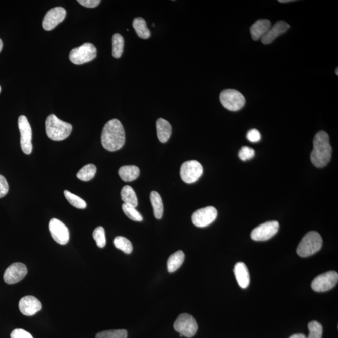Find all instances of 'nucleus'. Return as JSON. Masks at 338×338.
<instances>
[{"mask_svg": "<svg viewBox=\"0 0 338 338\" xmlns=\"http://www.w3.org/2000/svg\"><path fill=\"white\" fill-rule=\"evenodd\" d=\"M101 141L104 148L110 152L118 151L124 146L125 131L120 121L114 119L106 123L101 133Z\"/></svg>", "mask_w": 338, "mask_h": 338, "instance_id": "1", "label": "nucleus"}, {"mask_svg": "<svg viewBox=\"0 0 338 338\" xmlns=\"http://www.w3.org/2000/svg\"><path fill=\"white\" fill-rule=\"evenodd\" d=\"M314 148L311 160L314 166L322 168L329 163L331 158L332 148L328 134L324 131L317 132L313 141Z\"/></svg>", "mask_w": 338, "mask_h": 338, "instance_id": "2", "label": "nucleus"}, {"mask_svg": "<svg viewBox=\"0 0 338 338\" xmlns=\"http://www.w3.org/2000/svg\"><path fill=\"white\" fill-rule=\"evenodd\" d=\"M46 133L50 139L63 141L70 136L73 127L70 123L60 120L55 114L48 116L45 123Z\"/></svg>", "mask_w": 338, "mask_h": 338, "instance_id": "3", "label": "nucleus"}, {"mask_svg": "<svg viewBox=\"0 0 338 338\" xmlns=\"http://www.w3.org/2000/svg\"><path fill=\"white\" fill-rule=\"evenodd\" d=\"M322 239L316 231H311L302 238L297 248V253L302 258L311 256L321 250Z\"/></svg>", "mask_w": 338, "mask_h": 338, "instance_id": "4", "label": "nucleus"}, {"mask_svg": "<svg viewBox=\"0 0 338 338\" xmlns=\"http://www.w3.org/2000/svg\"><path fill=\"white\" fill-rule=\"evenodd\" d=\"M97 50L92 43H85L79 47L73 48L70 53L71 62L75 65H82L95 59Z\"/></svg>", "mask_w": 338, "mask_h": 338, "instance_id": "5", "label": "nucleus"}, {"mask_svg": "<svg viewBox=\"0 0 338 338\" xmlns=\"http://www.w3.org/2000/svg\"><path fill=\"white\" fill-rule=\"evenodd\" d=\"M220 100L223 107L231 111L240 110L245 105V98L240 91L228 89L221 92Z\"/></svg>", "mask_w": 338, "mask_h": 338, "instance_id": "6", "label": "nucleus"}, {"mask_svg": "<svg viewBox=\"0 0 338 338\" xmlns=\"http://www.w3.org/2000/svg\"><path fill=\"white\" fill-rule=\"evenodd\" d=\"M175 331L179 332L183 336L192 337L197 333L198 324L196 320L189 314H181L174 322Z\"/></svg>", "mask_w": 338, "mask_h": 338, "instance_id": "7", "label": "nucleus"}, {"mask_svg": "<svg viewBox=\"0 0 338 338\" xmlns=\"http://www.w3.org/2000/svg\"><path fill=\"white\" fill-rule=\"evenodd\" d=\"M204 172L203 167L199 162L189 161L184 162L180 167V177L187 184L197 182Z\"/></svg>", "mask_w": 338, "mask_h": 338, "instance_id": "8", "label": "nucleus"}, {"mask_svg": "<svg viewBox=\"0 0 338 338\" xmlns=\"http://www.w3.org/2000/svg\"><path fill=\"white\" fill-rule=\"evenodd\" d=\"M338 282L337 272L331 271L320 274L312 282L311 288L314 291L322 293L331 290L336 286Z\"/></svg>", "mask_w": 338, "mask_h": 338, "instance_id": "9", "label": "nucleus"}, {"mask_svg": "<svg viewBox=\"0 0 338 338\" xmlns=\"http://www.w3.org/2000/svg\"><path fill=\"white\" fill-rule=\"evenodd\" d=\"M279 224L278 221H269L254 228L251 233V238L256 241L269 240L278 232Z\"/></svg>", "mask_w": 338, "mask_h": 338, "instance_id": "10", "label": "nucleus"}, {"mask_svg": "<svg viewBox=\"0 0 338 338\" xmlns=\"http://www.w3.org/2000/svg\"><path fill=\"white\" fill-rule=\"evenodd\" d=\"M19 128L20 132V145L22 151L25 154H30L32 151V132L27 118L25 116H20L19 118Z\"/></svg>", "mask_w": 338, "mask_h": 338, "instance_id": "11", "label": "nucleus"}, {"mask_svg": "<svg viewBox=\"0 0 338 338\" xmlns=\"http://www.w3.org/2000/svg\"><path fill=\"white\" fill-rule=\"evenodd\" d=\"M217 217V210L209 206L196 210L192 216V223L199 228H204L211 224Z\"/></svg>", "mask_w": 338, "mask_h": 338, "instance_id": "12", "label": "nucleus"}, {"mask_svg": "<svg viewBox=\"0 0 338 338\" xmlns=\"http://www.w3.org/2000/svg\"><path fill=\"white\" fill-rule=\"evenodd\" d=\"M49 230L53 240L60 245H65L69 241V230L62 221L57 218L50 220Z\"/></svg>", "mask_w": 338, "mask_h": 338, "instance_id": "13", "label": "nucleus"}, {"mask_svg": "<svg viewBox=\"0 0 338 338\" xmlns=\"http://www.w3.org/2000/svg\"><path fill=\"white\" fill-rule=\"evenodd\" d=\"M67 15L65 9L62 7H55L46 14L43 20V28L47 31L54 29L58 25L64 20Z\"/></svg>", "mask_w": 338, "mask_h": 338, "instance_id": "14", "label": "nucleus"}, {"mask_svg": "<svg viewBox=\"0 0 338 338\" xmlns=\"http://www.w3.org/2000/svg\"><path fill=\"white\" fill-rule=\"evenodd\" d=\"M27 274V268L24 264L15 263L5 270L4 279L8 284H14L22 281Z\"/></svg>", "mask_w": 338, "mask_h": 338, "instance_id": "15", "label": "nucleus"}, {"mask_svg": "<svg viewBox=\"0 0 338 338\" xmlns=\"http://www.w3.org/2000/svg\"><path fill=\"white\" fill-rule=\"evenodd\" d=\"M19 307L20 312L23 314L25 316H31L41 310L42 304L36 297L27 296L20 299Z\"/></svg>", "mask_w": 338, "mask_h": 338, "instance_id": "16", "label": "nucleus"}, {"mask_svg": "<svg viewBox=\"0 0 338 338\" xmlns=\"http://www.w3.org/2000/svg\"><path fill=\"white\" fill-rule=\"evenodd\" d=\"M290 28L286 22L279 21L276 23L273 27H271L268 32L261 38V42L264 45L270 44L277 37L283 35L288 31Z\"/></svg>", "mask_w": 338, "mask_h": 338, "instance_id": "17", "label": "nucleus"}, {"mask_svg": "<svg viewBox=\"0 0 338 338\" xmlns=\"http://www.w3.org/2000/svg\"><path fill=\"white\" fill-rule=\"evenodd\" d=\"M234 273L240 288H247L250 283V276L246 264L241 262L236 263L234 268Z\"/></svg>", "mask_w": 338, "mask_h": 338, "instance_id": "18", "label": "nucleus"}, {"mask_svg": "<svg viewBox=\"0 0 338 338\" xmlns=\"http://www.w3.org/2000/svg\"><path fill=\"white\" fill-rule=\"evenodd\" d=\"M271 27V23L269 20L261 19L256 21L250 28L251 36L254 40L261 39Z\"/></svg>", "mask_w": 338, "mask_h": 338, "instance_id": "19", "label": "nucleus"}, {"mask_svg": "<svg viewBox=\"0 0 338 338\" xmlns=\"http://www.w3.org/2000/svg\"><path fill=\"white\" fill-rule=\"evenodd\" d=\"M157 134L160 142L166 143L172 134V126L166 119L159 118L156 123Z\"/></svg>", "mask_w": 338, "mask_h": 338, "instance_id": "20", "label": "nucleus"}, {"mask_svg": "<svg viewBox=\"0 0 338 338\" xmlns=\"http://www.w3.org/2000/svg\"><path fill=\"white\" fill-rule=\"evenodd\" d=\"M119 175L124 181L131 182L139 177L140 170L136 166H124L119 169Z\"/></svg>", "mask_w": 338, "mask_h": 338, "instance_id": "21", "label": "nucleus"}, {"mask_svg": "<svg viewBox=\"0 0 338 338\" xmlns=\"http://www.w3.org/2000/svg\"><path fill=\"white\" fill-rule=\"evenodd\" d=\"M185 254L182 251H178L172 254L167 261V269L169 273H174L184 263Z\"/></svg>", "mask_w": 338, "mask_h": 338, "instance_id": "22", "label": "nucleus"}, {"mask_svg": "<svg viewBox=\"0 0 338 338\" xmlns=\"http://www.w3.org/2000/svg\"><path fill=\"white\" fill-rule=\"evenodd\" d=\"M150 200L153 207L155 217L157 219H161L164 212L163 202L161 195L156 191L152 192L150 195Z\"/></svg>", "mask_w": 338, "mask_h": 338, "instance_id": "23", "label": "nucleus"}, {"mask_svg": "<svg viewBox=\"0 0 338 338\" xmlns=\"http://www.w3.org/2000/svg\"><path fill=\"white\" fill-rule=\"evenodd\" d=\"M133 27L137 35L142 39H149L151 32L147 28L146 21L141 17L136 18L133 21Z\"/></svg>", "mask_w": 338, "mask_h": 338, "instance_id": "24", "label": "nucleus"}, {"mask_svg": "<svg viewBox=\"0 0 338 338\" xmlns=\"http://www.w3.org/2000/svg\"><path fill=\"white\" fill-rule=\"evenodd\" d=\"M121 198L124 204L136 207L138 205V200L134 190L129 185H126L121 190Z\"/></svg>", "mask_w": 338, "mask_h": 338, "instance_id": "25", "label": "nucleus"}, {"mask_svg": "<svg viewBox=\"0 0 338 338\" xmlns=\"http://www.w3.org/2000/svg\"><path fill=\"white\" fill-rule=\"evenodd\" d=\"M96 167L95 165L90 164L82 167L77 173V176L82 181L87 182L95 177Z\"/></svg>", "mask_w": 338, "mask_h": 338, "instance_id": "26", "label": "nucleus"}, {"mask_svg": "<svg viewBox=\"0 0 338 338\" xmlns=\"http://www.w3.org/2000/svg\"><path fill=\"white\" fill-rule=\"evenodd\" d=\"M112 55L114 58H119L123 55L124 47V40L119 34L114 35L112 38Z\"/></svg>", "mask_w": 338, "mask_h": 338, "instance_id": "27", "label": "nucleus"}, {"mask_svg": "<svg viewBox=\"0 0 338 338\" xmlns=\"http://www.w3.org/2000/svg\"><path fill=\"white\" fill-rule=\"evenodd\" d=\"M114 244L116 248L123 251L126 254H131L133 250L131 241L123 236H118L114 239Z\"/></svg>", "mask_w": 338, "mask_h": 338, "instance_id": "28", "label": "nucleus"}, {"mask_svg": "<svg viewBox=\"0 0 338 338\" xmlns=\"http://www.w3.org/2000/svg\"><path fill=\"white\" fill-rule=\"evenodd\" d=\"M64 195L70 204L77 209H84L86 207V203L82 198L72 194L68 190H65Z\"/></svg>", "mask_w": 338, "mask_h": 338, "instance_id": "29", "label": "nucleus"}, {"mask_svg": "<svg viewBox=\"0 0 338 338\" xmlns=\"http://www.w3.org/2000/svg\"><path fill=\"white\" fill-rule=\"evenodd\" d=\"M127 331L125 329L108 330L98 332L95 338H127Z\"/></svg>", "mask_w": 338, "mask_h": 338, "instance_id": "30", "label": "nucleus"}, {"mask_svg": "<svg viewBox=\"0 0 338 338\" xmlns=\"http://www.w3.org/2000/svg\"><path fill=\"white\" fill-rule=\"evenodd\" d=\"M309 334L307 338H322L323 328L321 323L316 321H312L308 324Z\"/></svg>", "mask_w": 338, "mask_h": 338, "instance_id": "31", "label": "nucleus"}, {"mask_svg": "<svg viewBox=\"0 0 338 338\" xmlns=\"http://www.w3.org/2000/svg\"><path fill=\"white\" fill-rule=\"evenodd\" d=\"M123 210L125 214L130 219L137 222H141L143 220V217L136 209V207L131 206V205L123 204Z\"/></svg>", "mask_w": 338, "mask_h": 338, "instance_id": "32", "label": "nucleus"}, {"mask_svg": "<svg viewBox=\"0 0 338 338\" xmlns=\"http://www.w3.org/2000/svg\"><path fill=\"white\" fill-rule=\"evenodd\" d=\"M93 237L98 247L103 248L106 245L105 230L101 226L96 228L93 233Z\"/></svg>", "mask_w": 338, "mask_h": 338, "instance_id": "33", "label": "nucleus"}, {"mask_svg": "<svg viewBox=\"0 0 338 338\" xmlns=\"http://www.w3.org/2000/svg\"><path fill=\"white\" fill-rule=\"evenodd\" d=\"M254 155H255V151L253 149L245 146L240 149L238 156L241 161H246L252 159Z\"/></svg>", "mask_w": 338, "mask_h": 338, "instance_id": "34", "label": "nucleus"}, {"mask_svg": "<svg viewBox=\"0 0 338 338\" xmlns=\"http://www.w3.org/2000/svg\"><path fill=\"white\" fill-rule=\"evenodd\" d=\"M246 137H247L249 141L255 143V142L260 141L261 136L258 130L253 129L248 131L247 135H246Z\"/></svg>", "mask_w": 338, "mask_h": 338, "instance_id": "35", "label": "nucleus"}, {"mask_svg": "<svg viewBox=\"0 0 338 338\" xmlns=\"http://www.w3.org/2000/svg\"><path fill=\"white\" fill-rule=\"evenodd\" d=\"M11 338H34L29 332L22 329H14L10 335Z\"/></svg>", "mask_w": 338, "mask_h": 338, "instance_id": "36", "label": "nucleus"}, {"mask_svg": "<svg viewBox=\"0 0 338 338\" xmlns=\"http://www.w3.org/2000/svg\"><path fill=\"white\" fill-rule=\"evenodd\" d=\"M9 186L6 179L0 175V198L5 196L9 192Z\"/></svg>", "mask_w": 338, "mask_h": 338, "instance_id": "37", "label": "nucleus"}, {"mask_svg": "<svg viewBox=\"0 0 338 338\" xmlns=\"http://www.w3.org/2000/svg\"><path fill=\"white\" fill-rule=\"evenodd\" d=\"M78 3L86 8H95L100 4V0H78Z\"/></svg>", "mask_w": 338, "mask_h": 338, "instance_id": "38", "label": "nucleus"}, {"mask_svg": "<svg viewBox=\"0 0 338 338\" xmlns=\"http://www.w3.org/2000/svg\"><path fill=\"white\" fill-rule=\"evenodd\" d=\"M289 338H307V337L306 336H305V335L303 334H296L292 335V336L291 337H289Z\"/></svg>", "mask_w": 338, "mask_h": 338, "instance_id": "39", "label": "nucleus"}, {"mask_svg": "<svg viewBox=\"0 0 338 338\" xmlns=\"http://www.w3.org/2000/svg\"><path fill=\"white\" fill-rule=\"evenodd\" d=\"M279 2H281V3H288V2H294V1H292V0H284V1H283V0H281H281H280V1H279Z\"/></svg>", "mask_w": 338, "mask_h": 338, "instance_id": "40", "label": "nucleus"}, {"mask_svg": "<svg viewBox=\"0 0 338 338\" xmlns=\"http://www.w3.org/2000/svg\"><path fill=\"white\" fill-rule=\"evenodd\" d=\"M2 48H3V42L2 40L0 39V52H1Z\"/></svg>", "mask_w": 338, "mask_h": 338, "instance_id": "41", "label": "nucleus"}, {"mask_svg": "<svg viewBox=\"0 0 338 338\" xmlns=\"http://www.w3.org/2000/svg\"><path fill=\"white\" fill-rule=\"evenodd\" d=\"M337 70H338V68H336V75H338V73H337Z\"/></svg>", "mask_w": 338, "mask_h": 338, "instance_id": "42", "label": "nucleus"}, {"mask_svg": "<svg viewBox=\"0 0 338 338\" xmlns=\"http://www.w3.org/2000/svg\"><path fill=\"white\" fill-rule=\"evenodd\" d=\"M0 92H1V86H0Z\"/></svg>", "mask_w": 338, "mask_h": 338, "instance_id": "43", "label": "nucleus"}]
</instances>
